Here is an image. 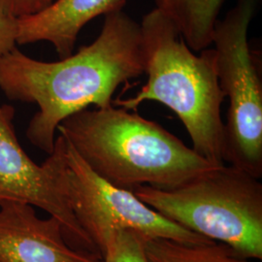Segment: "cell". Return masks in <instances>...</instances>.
Returning <instances> with one entry per match:
<instances>
[{"label": "cell", "instance_id": "277c9868", "mask_svg": "<svg viewBox=\"0 0 262 262\" xmlns=\"http://www.w3.org/2000/svg\"><path fill=\"white\" fill-rule=\"evenodd\" d=\"M132 192L169 221L261 260L262 184L243 170L224 164L174 188Z\"/></svg>", "mask_w": 262, "mask_h": 262}, {"label": "cell", "instance_id": "ba28073f", "mask_svg": "<svg viewBox=\"0 0 262 262\" xmlns=\"http://www.w3.org/2000/svg\"><path fill=\"white\" fill-rule=\"evenodd\" d=\"M35 207L0 203V262H102L96 253L72 248L56 217L40 219Z\"/></svg>", "mask_w": 262, "mask_h": 262}, {"label": "cell", "instance_id": "7a4b0ae2", "mask_svg": "<svg viewBox=\"0 0 262 262\" xmlns=\"http://www.w3.org/2000/svg\"><path fill=\"white\" fill-rule=\"evenodd\" d=\"M57 133L99 177L129 191L174 188L217 167L159 123L113 104L76 113Z\"/></svg>", "mask_w": 262, "mask_h": 262}, {"label": "cell", "instance_id": "7c38bea8", "mask_svg": "<svg viewBox=\"0 0 262 262\" xmlns=\"http://www.w3.org/2000/svg\"><path fill=\"white\" fill-rule=\"evenodd\" d=\"M149 237L134 230H121L109 242L102 262H149L145 245Z\"/></svg>", "mask_w": 262, "mask_h": 262}, {"label": "cell", "instance_id": "30bf717a", "mask_svg": "<svg viewBox=\"0 0 262 262\" xmlns=\"http://www.w3.org/2000/svg\"><path fill=\"white\" fill-rule=\"evenodd\" d=\"M157 9L168 18L186 44L200 53L213 42L215 26L225 0H155Z\"/></svg>", "mask_w": 262, "mask_h": 262}, {"label": "cell", "instance_id": "5bb4252c", "mask_svg": "<svg viewBox=\"0 0 262 262\" xmlns=\"http://www.w3.org/2000/svg\"><path fill=\"white\" fill-rule=\"evenodd\" d=\"M54 0H0V8L20 18L33 15L46 8Z\"/></svg>", "mask_w": 262, "mask_h": 262}, {"label": "cell", "instance_id": "8fae6325", "mask_svg": "<svg viewBox=\"0 0 262 262\" xmlns=\"http://www.w3.org/2000/svg\"><path fill=\"white\" fill-rule=\"evenodd\" d=\"M149 262H253L221 242L188 244L168 238L149 237L145 245Z\"/></svg>", "mask_w": 262, "mask_h": 262}, {"label": "cell", "instance_id": "3957f363", "mask_svg": "<svg viewBox=\"0 0 262 262\" xmlns=\"http://www.w3.org/2000/svg\"><path fill=\"white\" fill-rule=\"evenodd\" d=\"M140 27L147 82L136 95L113 100V105L137 111L144 101L163 104L183 122L193 150L216 166L224 165L225 96L216 74L215 50L207 48L195 55L157 8L144 16Z\"/></svg>", "mask_w": 262, "mask_h": 262}, {"label": "cell", "instance_id": "52a82bcc", "mask_svg": "<svg viewBox=\"0 0 262 262\" xmlns=\"http://www.w3.org/2000/svg\"><path fill=\"white\" fill-rule=\"evenodd\" d=\"M14 117L13 107L0 105V203L20 202L44 210L60 223L72 248L98 254L69 204L64 136L58 133L53 152L38 165L19 144Z\"/></svg>", "mask_w": 262, "mask_h": 262}, {"label": "cell", "instance_id": "9c48e42d", "mask_svg": "<svg viewBox=\"0 0 262 262\" xmlns=\"http://www.w3.org/2000/svg\"><path fill=\"white\" fill-rule=\"evenodd\" d=\"M127 0H54L33 15L18 18V45L49 42L59 58L73 54L80 31L92 19L122 11Z\"/></svg>", "mask_w": 262, "mask_h": 262}, {"label": "cell", "instance_id": "5b68a950", "mask_svg": "<svg viewBox=\"0 0 262 262\" xmlns=\"http://www.w3.org/2000/svg\"><path fill=\"white\" fill-rule=\"evenodd\" d=\"M260 0H238L213 34L219 83L229 108L225 122L224 162L254 178L262 177V80L260 58L248 31Z\"/></svg>", "mask_w": 262, "mask_h": 262}, {"label": "cell", "instance_id": "4fadbf2b", "mask_svg": "<svg viewBox=\"0 0 262 262\" xmlns=\"http://www.w3.org/2000/svg\"><path fill=\"white\" fill-rule=\"evenodd\" d=\"M18 18L0 8V57L18 45Z\"/></svg>", "mask_w": 262, "mask_h": 262}, {"label": "cell", "instance_id": "8992f818", "mask_svg": "<svg viewBox=\"0 0 262 262\" xmlns=\"http://www.w3.org/2000/svg\"><path fill=\"white\" fill-rule=\"evenodd\" d=\"M66 142L69 204L76 221L102 259L108 244L121 230L184 243L213 241L169 221L132 191L115 187L99 177Z\"/></svg>", "mask_w": 262, "mask_h": 262}, {"label": "cell", "instance_id": "6da1fadb", "mask_svg": "<svg viewBox=\"0 0 262 262\" xmlns=\"http://www.w3.org/2000/svg\"><path fill=\"white\" fill-rule=\"evenodd\" d=\"M143 74L140 24L123 11L106 15L92 44L57 61L34 59L17 47L0 57V91L10 100L37 105L27 137L48 155L66 119L92 105H112L119 86Z\"/></svg>", "mask_w": 262, "mask_h": 262}]
</instances>
